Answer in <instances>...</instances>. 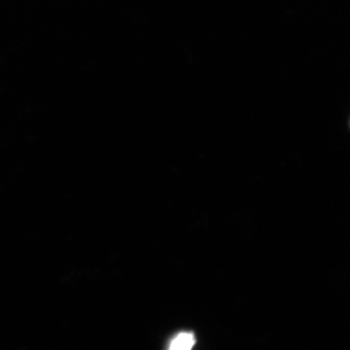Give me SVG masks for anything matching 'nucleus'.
Masks as SVG:
<instances>
[{
	"label": "nucleus",
	"mask_w": 350,
	"mask_h": 350,
	"mask_svg": "<svg viewBox=\"0 0 350 350\" xmlns=\"http://www.w3.org/2000/svg\"><path fill=\"white\" fill-rule=\"evenodd\" d=\"M195 344L196 338L193 332H183L172 340L168 350H191Z\"/></svg>",
	"instance_id": "f257e3e1"
}]
</instances>
